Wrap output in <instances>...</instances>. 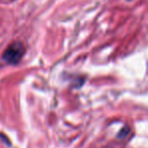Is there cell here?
Wrapping results in <instances>:
<instances>
[{"label": "cell", "instance_id": "6da1fadb", "mask_svg": "<svg viewBox=\"0 0 148 148\" xmlns=\"http://www.w3.org/2000/svg\"><path fill=\"white\" fill-rule=\"evenodd\" d=\"M24 53L25 49L23 45L19 41H14L4 51L2 59L9 64H16L22 59Z\"/></svg>", "mask_w": 148, "mask_h": 148}]
</instances>
